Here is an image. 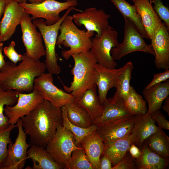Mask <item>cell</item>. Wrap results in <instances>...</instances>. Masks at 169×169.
Listing matches in <instances>:
<instances>
[{
	"label": "cell",
	"mask_w": 169,
	"mask_h": 169,
	"mask_svg": "<svg viewBox=\"0 0 169 169\" xmlns=\"http://www.w3.org/2000/svg\"><path fill=\"white\" fill-rule=\"evenodd\" d=\"M20 119L24 132L30 136V144L44 148L58 126L63 124L61 108L44 99L33 110Z\"/></svg>",
	"instance_id": "obj_1"
},
{
	"label": "cell",
	"mask_w": 169,
	"mask_h": 169,
	"mask_svg": "<svg viewBox=\"0 0 169 169\" xmlns=\"http://www.w3.org/2000/svg\"><path fill=\"white\" fill-rule=\"evenodd\" d=\"M18 65L7 62L0 69L2 77L0 87L4 90H12L18 94L30 93L34 88L35 79L45 72L44 63L32 59L26 53Z\"/></svg>",
	"instance_id": "obj_2"
},
{
	"label": "cell",
	"mask_w": 169,
	"mask_h": 169,
	"mask_svg": "<svg viewBox=\"0 0 169 169\" xmlns=\"http://www.w3.org/2000/svg\"><path fill=\"white\" fill-rule=\"evenodd\" d=\"M74 65L71 70L73 81L68 87L63 84L64 90L71 94L76 103L84 92L95 84V64L97 61L90 50L72 55Z\"/></svg>",
	"instance_id": "obj_3"
},
{
	"label": "cell",
	"mask_w": 169,
	"mask_h": 169,
	"mask_svg": "<svg viewBox=\"0 0 169 169\" xmlns=\"http://www.w3.org/2000/svg\"><path fill=\"white\" fill-rule=\"evenodd\" d=\"M60 34L57 37L56 45L69 48L62 51L61 55L66 60L72 55L85 53L91 48L94 32L80 30L74 24L72 16L68 15L62 21L59 28Z\"/></svg>",
	"instance_id": "obj_4"
},
{
	"label": "cell",
	"mask_w": 169,
	"mask_h": 169,
	"mask_svg": "<svg viewBox=\"0 0 169 169\" xmlns=\"http://www.w3.org/2000/svg\"><path fill=\"white\" fill-rule=\"evenodd\" d=\"M78 10L75 7H71L56 23L48 25L43 19L38 18L33 20L41 33L44 41L46 52L44 63L46 68L49 73L58 74L61 71L60 67L57 63L58 59L55 51V46L59 28L65 18L72 10Z\"/></svg>",
	"instance_id": "obj_5"
},
{
	"label": "cell",
	"mask_w": 169,
	"mask_h": 169,
	"mask_svg": "<svg viewBox=\"0 0 169 169\" xmlns=\"http://www.w3.org/2000/svg\"><path fill=\"white\" fill-rule=\"evenodd\" d=\"M124 18L125 23L123 40L112 49L110 53L113 59L119 60L125 56L137 51L149 53L155 56L151 46L146 43L144 38L134 24L128 19L125 17Z\"/></svg>",
	"instance_id": "obj_6"
},
{
	"label": "cell",
	"mask_w": 169,
	"mask_h": 169,
	"mask_svg": "<svg viewBox=\"0 0 169 169\" xmlns=\"http://www.w3.org/2000/svg\"><path fill=\"white\" fill-rule=\"evenodd\" d=\"M23 9L24 13L31 15L32 20L44 19L48 25H53L61 18L59 13L71 7L77 6V0H67L61 2L55 0H45L39 3H18Z\"/></svg>",
	"instance_id": "obj_7"
},
{
	"label": "cell",
	"mask_w": 169,
	"mask_h": 169,
	"mask_svg": "<svg viewBox=\"0 0 169 169\" xmlns=\"http://www.w3.org/2000/svg\"><path fill=\"white\" fill-rule=\"evenodd\" d=\"M82 148L76 144L73 134L61 125L57 127L54 135L48 142L45 149L54 161L64 168L70 159L72 152Z\"/></svg>",
	"instance_id": "obj_8"
},
{
	"label": "cell",
	"mask_w": 169,
	"mask_h": 169,
	"mask_svg": "<svg viewBox=\"0 0 169 169\" xmlns=\"http://www.w3.org/2000/svg\"><path fill=\"white\" fill-rule=\"evenodd\" d=\"M118 33L109 26L103 32L99 38L92 39L90 51L95 56L97 63L109 68H115L117 64L111 54V50L119 44Z\"/></svg>",
	"instance_id": "obj_9"
},
{
	"label": "cell",
	"mask_w": 169,
	"mask_h": 169,
	"mask_svg": "<svg viewBox=\"0 0 169 169\" xmlns=\"http://www.w3.org/2000/svg\"><path fill=\"white\" fill-rule=\"evenodd\" d=\"M53 82V74L44 72L35 79L34 88L44 100L56 107L61 108L68 103L74 102V99L71 94L59 88Z\"/></svg>",
	"instance_id": "obj_10"
},
{
	"label": "cell",
	"mask_w": 169,
	"mask_h": 169,
	"mask_svg": "<svg viewBox=\"0 0 169 169\" xmlns=\"http://www.w3.org/2000/svg\"><path fill=\"white\" fill-rule=\"evenodd\" d=\"M20 25L26 54L32 59L39 60L46 54L41 33L37 31V26L32 22L29 14L27 13L24 14Z\"/></svg>",
	"instance_id": "obj_11"
},
{
	"label": "cell",
	"mask_w": 169,
	"mask_h": 169,
	"mask_svg": "<svg viewBox=\"0 0 169 169\" xmlns=\"http://www.w3.org/2000/svg\"><path fill=\"white\" fill-rule=\"evenodd\" d=\"M16 123L18 135L15 142L13 143L12 141L8 145V156L2 169H22L28 158V149L31 144L26 142V134L20 118Z\"/></svg>",
	"instance_id": "obj_12"
},
{
	"label": "cell",
	"mask_w": 169,
	"mask_h": 169,
	"mask_svg": "<svg viewBox=\"0 0 169 169\" xmlns=\"http://www.w3.org/2000/svg\"><path fill=\"white\" fill-rule=\"evenodd\" d=\"M43 100L35 88L28 94L18 93L16 104L4 108L5 114L8 118L9 124L15 125L19 119L27 115L35 109Z\"/></svg>",
	"instance_id": "obj_13"
},
{
	"label": "cell",
	"mask_w": 169,
	"mask_h": 169,
	"mask_svg": "<svg viewBox=\"0 0 169 169\" xmlns=\"http://www.w3.org/2000/svg\"><path fill=\"white\" fill-rule=\"evenodd\" d=\"M73 20L77 25H84L89 32H96L95 37L99 38L103 31L109 26L108 19L110 15L102 9L95 8L85 9L84 11L74 14Z\"/></svg>",
	"instance_id": "obj_14"
},
{
	"label": "cell",
	"mask_w": 169,
	"mask_h": 169,
	"mask_svg": "<svg viewBox=\"0 0 169 169\" xmlns=\"http://www.w3.org/2000/svg\"><path fill=\"white\" fill-rule=\"evenodd\" d=\"M134 118L135 115L120 118L97 126L96 131L103 142L124 138L131 133Z\"/></svg>",
	"instance_id": "obj_15"
},
{
	"label": "cell",
	"mask_w": 169,
	"mask_h": 169,
	"mask_svg": "<svg viewBox=\"0 0 169 169\" xmlns=\"http://www.w3.org/2000/svg\"><path fill=\"white\" fill-rule=\"evenodd\" d=\"M24 13L23 8L18 3L9 0L0 21V42H5L12 37Z\"/></svg>",
	"instance_id": "obj_16"
},
{
	"label": "cell",
	"mask_w": 169,
	"mask_h": 169,
	"mask_svg": "<svg viewBox=\"0 0 169 169\" xmlns=\"http://www.w3.org/2000/svg\"><path fill=\"white\" fill-rule=\"evenodd\" d=\"M151 40L150 45L155 53L156 66L158 69H169V29L163 22Z\"/></svg>",
	"instance_id": "obj_17"
},
{
	"label": "cell",
	"mask_w": 169,
	"mask_h": 169,
	"mask_svg": "<svg viewBox=\"0 0 169 169\" xmlns=\"http://www.w3.org/2000/svg\"><path fill=\"white\" fill-rule=\"evenodd\" d=\"M95 66V83L98 88L99 101L102 105L107 99L106 96L109 90L112 88L116 87L123 67L118 69L109 68L97 63Z\"/></svg>",
	"instance_id": "obj_18"
},
{
	"label": "cell",
	"mask_w": 169,
	"mask_h": 169,
	"mask_svg": "<svg viewBox=\"0 0 169 169\" xmlns=\"http://www.w3.org/2000/svg\"><path fill=\"white\" fill-rule=\"evenodd\" d=\"M151 114L135 115L134 124L130 134L132 143L141 149L144 141L157 130Z\"/></svg>",
	"instance_id": "obj_19"
},
{
	"label": "cell",
	"mask_w": 169,
	"mask_h": 169,
	"mask_svg": "<svg viewBox=\"0 0 169 169\" xmlns=\"http://www.w3.org/2000/svg\"><path fill=\"white\" fill-rule=\"evenodd\" d=\"M141 18L146 35L151 39L162 24L149 0H132Z\"/></svg>",
	"instance_id": "obj_20"
},
{
	"label": "cell",
	"mask_w": 169,
	"mask_h": 169,
	"mask_svg": "<svg viewBox=\"0 0 169 169\" xmlns=\"http://www.w3.org/2000/svg\"><path fill=\"white\" fill-rule=\"evenodd\" d=\"M103 111L101 115L93 122L98 126L125 116L131 115L126 110L123 99L114 95L107 99L102 104Z\"/></svg>",
	"instance_id": "obj_21"
},
{
	"label": "cell",
	"mask_w": 169,
	"mask_h": 169,
	"mask_svg": "<svg viewBox=\"0 0 169 169\" xmlns=\"http://www.w3.org/2000/svg\"><path fill=\"white\" fill-rule=\"evenodd\" d=\"M142 94L148 104L147 113L151 114L161 108L162 103L169 95V80L144 89Z\"/></svg>",
	"instance_id": "obj_22"
},
{
	"label": "cell",
	"mask_w": 169,
	"mask_h": 169,
	"mask_svg": "<svg viewBox=\"0 0 169 169\" xmlns=\"http://www.w3.org/2000/svg\"><path fill=\"white\" fill-rule=\"evenodd\" d=\"M80 145L84 149L93 169H100V158L103 152L104 144L98 134L96 131L86 136Z\"/></svg>",
	"instance_id": "obj_23"
},
{
	"label": "cell",
	"mask_w": 169,
	"mask_h": 169,
	"mask_svg": "<svg viewBox=\"0 0 169 169\" xmlns=\"http://www.w3.org/2000/svg\"><path fill=\"white\" fill-rule=\"evenodd\" d=\"M28 158L33 162V169H62L63 166L58 164L43 147L31 145L27 151Z\"/></svg>",
	"instance_id": "obj_24"
},
{
	"label": "cell",
	"mask_w": 169,
	"mask_h": 169,
	"mask_svg": "<svg viewBox=\"0 0 169 169\" xmlns=\"http://www.w3.org/2000/svg\"><path fill=\"white\" fill-rule=\"evenodd\" d=\"M141 155L136 160L138 169H164L168 166L169 157L161 156L153 151L145 144L141 149Z\"/></svg>",
	"instance_id": "obj_25"
},
{
	"label": "cell",
	"mask_w": 169,
	"mask_h": 169,
	"mask_svg": "<svg viewBox=\"0 0 169 169\" xmlns=\"http://www.w3.org/2000/svg\"><path fill=\"white\" fill-rule=\"evenodd\" d=\"M96 84L86 90L81 98L76 103L84 108L88 113L92 120L100 117L103 111V107L100 102L97 92Z\"/></svg>",
	"instance_id": "obj_26"
},
{
	"label": "cell",
	"mask_w": 169,
	"mask_h": 169,
	"mask_svg": "<svg viewBox=\"0 0 169 169\" xmlns=\"http://www.w3.org/2000/svg\"><path fill=\"white\" fill-rule=\"evenodd\" d=\"M104 153L111 161L112 167L117 164L132 143L130 135L124 138L115 141L104 142Z\"/></svg>",
	"instance_id": "obj_27"
},
{
	"label": "cell",
	"mask_w": 169,
	"mask_h": 169,
	"mask_svg": "<svg viewBox=\"0 0 169 169\" xmlns=\"http://www.w3.org/2000/svg\"><path fill=\"white\" fill-rule=\"evenodd\" d=\"M149 149L157 154L166 157L169 156V137L158 126L157 130L144 141Z\"/></svg>",
	"instance_id": "obj_28"
},
{
	"label": "cell",
	"mask_w": 169,
	"mask_h": 169,
	"mask_svg": "<svg viewBox=\"0 0 169 169\" xmlns=\"http://www.w3.org/2000/svg\"><path fill=\"white\" fill-rule=\"evenodd\" d=\"M110 0L123 17L132 22L143 37L149 39L135 5H131L125 0Z\"/></svg>",
	"instance_id": "obj_29"
},
{
	"label": "cell",
	"mask_w": 169,
	"mask_h": 169,
	"mask_svg": "<svg viewBox=\"0 0 169 169\" xmlns=\"http://www.w3.org/2000/svg\"><path fill=\"white\" fill-rule=\"evenodd\" d=\"M65 106L68 119L72 124L83 128L93 125L89 114L82 107L74 102L68 103Z\"/></svg>",
	"instance_id": "obj_30"
},
{
	"label": "cell",
	"mask_w": 169,
	"mask_h": 169,
	"mask_svg": "<svg viewBox=\"0 0 169 169\" xmlns=\"http://www.w3.org/2000/svg\"><path fill=\"white\" fill-rule=\"evenodd\" d=\"M123 100L126 109L131 115H143L147 113L146 101L133 86H131L128 95Z\"/></svg>",
	"instance_id": "obj_31"
},
{
	"label": "cell",
	"mask_w": 169,
	"mask_h": 169,
	"mask_svg": "<svg viewBox=\"0 0 169 169\" xmlns=\"http://www.w3.org/2000/svg\"><path fill=\"white\" fill-rule=\"evenodd\" d=\"M61 108L63 118L62 125L73 134L76 144L80 146L83 139L89 135L96 132L97 126L93 125L89 128H83L76 125L71 123L68 119L65 106H63Z\"/></svg>",
	"instance_id": "obj_32"
},
{
	"label": "cell",
	"mask_w": 169,
	"mask_h": 169,
	"mask_svg": "<svg viewBox=\"0 0 169 169\" xmlns=\"http://www.w3.org/2000/svg\"><path fill=\"white\" fill-rule=\"evenodd\" d=\"M18 93L12 90H4L0 87V130L8 128L9 124L8 117L4 114L6 106H12L16 104L18 100Z\"/></svg>",
	"instance_id": "obj_33"
},
{
	"label": "cell",
	"mask_w": 169,
	"mask_h": 169,
	"mask_svg": "<svg viewBox=\"0 0 169 169\" xmlns=\"http://www.w3.org/2000/svg\"><path fill=\"white\" fill-rule=\"evenodd\" d=\"M122 67V69L118 78L115 87L116 91L114 95L123 99L127 96L130 90V82L133 66L132 62L130 61Z\"/></svg>",
	"instance_id": "obj_34"
},
{
	"label": "cell",
	"mask_w": 169,
	"mask_h": 169,
	"mask_svg": "<svg viewBox=\"0 0 169 169\" xmlns=\"http://www.w3.org/2000/svg\"><path fill=\"white\" fill-rule=\"evenodd\" d=\"M65 169H93L83 148L76 149L72 153Z\"/></svg>",
	"instance_id": "obj_35"
},
{
	"label": "cell",
	"mask_w": 169,
	"mask_h": 169,
	"mask_svg": "<svg viewBox=\"0 0 169 169\" xmlns=\"http://www.w3.org/2000/svg\"><path fill=\"white\" fill-rule=\"evenodd\" d=\"M17 125H10L8 128L3 130H0V169L4 166L8 153V146L12 141L10 138L12 131Z\"/></svg>",
	"instance_id": "obj_36"
},
{
	"label": "cell",
	"mask_w": 169,
	"mask_h": 169,
	"mask_svg": "<svg viewBox=\"0 0 169 169\" xmlns=\"http://www.w3.org/2000/svg\"><path fill=\"white\" fill-rule=\"evenodd\" d=\"M153 8L161 20H163L167 28L169 29V9L164 5L161 0H153Z\"/></svg>",
	"instance_id": "obj_37"
},
{
	"label": "cell",
	"mask_w": 169,
	"mask_h": 169,
	"mask_svg": "<svg viewBox=\"0 0 169 169\" xmlns=\"http://www.w3.org/2000/svg\"><path fill=\"white\" fill-rule=\"evenodd\" d=\"M136 159L133 158L129 152L128 151L116 165L112 169H136Z\"/></svg>",
	"instance_id": "obj_38"
},
{
	"label": "cell",
	"mask_w": 169,
	"mask_h": 169,
	"mask_svg": "<svg viewBox=\"0 0 169 169\" xmlns=\"http://www.w3.org/2000/svg\"><path fill=\"white\" fill-rule=\"evenodd\" d=\"M15 44L12 41L8 46L3 49L4 54L13 63L16 64L22 61L23 58V55L18 54L15 50Z\"/></svg>",
	"instance_id": "obj_39"
},
{
	"label": "cell",
	"mask_w": 169,
	"mask_h": 169,
	"mask_svg": "<svg viewBox=\"0 0 169 169\" xmlns=\"http://www.w3.org/2000/svg\"><path fill=\"white\" fill-rule=\"evenodd\" d=\"M151 115L152 119L157 123L158 126L162 129L169 130V122L159 110H156Z\"/></svg>",
	"instance_id": "obj_40"
},
{
	"label": "cell",
	"mask_w": 169,
	"mask_h": 169,
	"mask_svg": "<svg viewBox=\"0 0 169 169\" xmlns=\"http://www.w3.org/2000/svg\"><path fill=\"white\" fill-rule=\"evenodd\" d=\"M169 78V69H165L163 72L155 74L151 81L145 87V89H148L155 84L166 81Z\"/></svg>",
	"instance_id": "obj_41"
},
{
	"label": "cell",
	"mask_w": 169,
	"mask_h": 169,
	"mask_svg": "<svg viewBox=\"0 0 169 169\" xmlns=\"http://www.w3.org/2000/svg\"><path fill=\"white\" fill-rule=\"evenodd\" d=\"M100 169H112L111 161L105 154L102 153L100 158Z\"/></svg>",
	"instance_id": "obj_42"
},
{
	"label": "cell",
	"mask_w": 169,
	"mask_h": 169,
	"mask_svg": "<svg viewBox=\"0 0 169 169\" xmlns=\"http://www.w3.org/2000/svg\"><path fill=\"white\" fill-rule=\"evenodd\" d=\"M128 151L132 157L136 160L140 157L141 153V149L132 143Z\"/></svg>",
	"instance_id": "obj_43"
},
{
	"label": "cell",
	"mask_w": 169,
	"mask_h": 169,
	"mask_svg": "<svg viewBox=\"0 0 169 169\" xmlns=\"http://www.w3.org/2000/svg\"><path fill=\"white\" fill-rule=\"evenodd\" d=\"M3 43L0 42V69L4 65L6 62L2 53L3 49Z\"/></svg>",
	"instance_id": "obj_44"
},
{
	"label": "cell",
	"mask_w": 169,
	"mask_h": 169,
	"mask_svg": "<svg viewBox=\"0 0 169 169\" xmlns=\"http://www.w3.org/2000/svg\"><path fill=\"white\" fill-rule=\"evenodd\" d=\"M9 0H0V19L4 13L6 5Z\"/></svg>",
	"instance_id": "obj_45"
},
{
	"label": "cell",
	"mask_w": 169,
	"mask_h": 169,
	"mask_svg": "<svg viewBox=\"0 0 169 169\" xmlns=\"http://www.w3.org/2000/svg\"><path fill=\"white\" fill-rule=\"evenodd\" d=\"M165 100V104L163 106V110L169 115V97H167Z\"/></svg>",
	"instance_id": "obj_46"
},
{
	"label": "cell",
	"mask_w": 169,
	"mask_h": 169,
	"mask_svg": "<svg viewBox=\"0 0 169 169\" xmlns=\"http://www.w3.org/2000/svg\"><path fill=\"white\" fill-rule=\"evenodd\" d=\"M13 1L17 2L18 3H27L28 0H10Z\"/></svg>",
	"instance_id": "obj_47"
},
{
	"label": "cell",
	"mask_w": 169,
	"mask_h": 169,
	"mask_svg": "<svg viewBox=\"0 0 169 169\" xmlns=\"http://www.w3.org/2000/svg\"><path fill=\"white\" fill-rule=\"evenodd\" d=\"M45 0H28L30 3H39L44 1Z\"/></svg>",
	"instance_id": "obj_48"
},
{
	"label": "cell",
	"mask_w": 169,
	"mask_h": 169,
	"mask_svg": "<svg viewBox=\"0 0 169 169\" xmlns=\"http://www.w3.org/2000/svg\"><path fill=\"white\" fill-rule=\"evenodd\" d=\"M1 77H2V74H1V72L0 71V81H1Z\"/></svg>",
	"instance_id": "obj_49"
},
{
	"label": "cell",
	"mask_w": 169,
	"mask_h": 169,
	"mask_svg": "<svg viewBox=\"0 0 169 169\" xmlns=\"http://www.w3.org/2000/svg\"><path fill=\"white\" fill-rule=\"evenodd\" d=\"M149 0L150 2V3H152V0Z\"/></svg>",
	"instance_id": "obj_50"
}]
</instances>
